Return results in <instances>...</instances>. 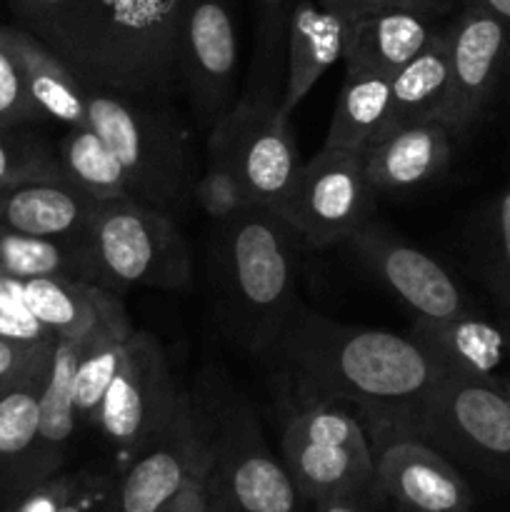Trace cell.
Here are the masks:
<instances>
[{
  "mask_svg": "<svg viewBox=\"0 0 510 512\" xmlns=\"http://www.w3.org/2000/svg\"><path fill=\"white\" fill-rule=\"evenodd\" d=\"M508 355H510V348H508Z\"/></svg>",
  "mask_w": 510,
  "mask_h": 512,
  "instance_id": "cell-49",
  "label": "cell"
},
{
  "mask_svg": "<svg viewBox=\"0 0 510 512\" xmlns=\"http://www.w3.org/2000/svg\"><path fill=\"white\" fill-rule=\"evenodd\" d=\"M295 3L298 0H255V53L243 98L280 103V95H275V75L285 55V28Z\"/></svg>",
  "mask_w": 510,
  "mask_h": 512,
  "instance_id": "cell-31",
  "label": "cell"
},
{
  "mask_svg": "<svg viewBox=\"0 0 510 512\" xmlns=\"http://www.w3.org/2000/svg\"><path fill=\"white\" fill-rule=\"evenodd\" d=\"M343 245L383 288L420 318L445 320L473 313L468 295L438 260L395 238L375 220L355 230Z\"/></svg>",
  "mask_w": 510,
  "mask_h": 512,
  "instance_id": "cell-14",
  "label": "cell"
},
{
  "mask_svg": "<svg viewBox=\"0 0 510 512\" xmlns=\"http://www.w3.org/2000/svg\"><path fill=\"white\" fill-rule=\"evenodd\" d=\"M130 333L133 328L125 318L98 325L83 338L73 375V403L80 423L95 425L98 420L100 403L118 375Z\"/></svg>",
  "mask_w": 510,
  "mask_h": 512,
  "instance_id": "cell-29",
  "label": "cell"
},
{
  "mask_svg": "<svg viewBox=\"0 0 510 512\" xmlns=\"http://www.w3.org/2000/svg\"><path fill=\"white\" fill-rule=\"evenodd\" d=\"M345 20L318 0H298L285 28V85L278 108L285 115L308 98L325 70L343 60Z\"/></svg>",
  "mask_w": 510,
  "mask_h": 512,
  "instance_id": "cell-19",
  "label": "cell"
},
{
  "mask_svg": "<svg viewBox=\"0 0 510 512\" xmlns=\"http://www.w3.org/2000/svg\"><path fill=\"white\" fill-rule=\"evenodd\" d=\"M63 178L93 200L133 198V183L108 143L88 123L73 125L58 145Z\"/></svg>",
  "mask_w": 510,
  "mask_h": 512,
  "instance_id": "cell-28",
  "label": "cell"
},
{
  "mask_svg": "<svg viewBox=\"0 0 510 512\" xmlns=\"http://www.w3.org/2000/svg\"><path fill=\"white\" fill-rule=\"evenodd\" d=\"M78 475L58 473L53 478L43 480V483L33 485L30 490H25L23 498L8 512H60L70 500V495H73L75 485H78Z\"/></svg>",
  "mask_w": 510,
  "mask_h": 512,
  "instance_id": "cell-39",
  "label": "cell"
},
{
  "mask_svg": "<svg viewBox=\"0 0 510 512\" xmlns=\"http://www.w3.org/2000/svg\"><path fill=\"white\" fill-rule=\"evenodd\" d=\"M60 512H115V485L103 475L80 473L73 495Z\"/></svg>",
  "mask_w": 510,
  "mask_h": 512,
  "instance_id": "cell-40",
  "label": "cell"
},
{
  "mask_svg": "<svg viewBox=\"0 0 510 512\" xmlns=\"http://www.w3.org/2000/svg\"><path fill=\"white\" fill-rule=\"evenodd\" d=\"M210 458L188 483L180 488V493L163 505L160 512H210V483H208Z\"/></svg>",
  "mask_w": 510,
  "mask_h": 512,
  "instance_id": "cell-41",
  "label": "cell"
},
{
  "mask_svg": "<svg viewBox=\"0 0 510 512\" xmlns=\"http://www.w3.org/2000/svg\"><path fill=\"white\" fill-rule=\"evenodd\" d=\"M210 490L230 512H310L248 400L230 398L210 428Z\"/></svg>",
  "mask_w": 510,
  "mask_h": 512,
  "instance_id": "cell-8",
  "label": "cell"
},
{
  "mask_svg": "<svg viewBox=\"0 0 510 512\" xmlns=\"http://www.w3.org/2000/svg\"><path fill=\"white\" fill-rule=\"evenodd\" d=\"M390 133V78L345 75L325 145L365 153Z\"/></svg>",
  "mask_w": 510,
  "mask_h": 512,
  "instance_id": "cell-26",
  "label": "cell"
},
{
  "mask_svg": "<svg viewBox=\"0 0 510 512\" xmlns=\"http://www.w3.org/2000/svg\"><path fill=\"white\" fill-rule=\"evenodd\" d=\"M95 203L68 180H33L0 190V225L40 238L85 240Z\"/></svg>",
  "mask_w": 510,
  "mask_h": 512,
  "instance_id": "cell-20",
  "label": "cell"
},
{
  "mask_svg": "<svg viewBox=\"0 0 510 512\" xmlns=\"http://www.w3.org/2000/svg\"><path fill=\"white\" fill-rule=\"evenodd\" d=\"M238 30L233 0H188L178 35V83L200 125L213 128L233 108Z\"/></svg>",
  "mask_w": 510,
  "mask_h": 512,
  "instance_id": "cell-12",
  "label": "cell"
},
{
  "mask_svg": "<svg viewBox=\"0 0 510 512\" xmlns=\"http://www.w3.org/2000/svg\"><path fill=\"white\" fill-rule=\"evenodd\" d=\"M55 343L58 340H53V343H25V340L0 335V395L13 390L15 385L23 383L43 365H48L53 358Z\"/></svg>",
  "mask_w": 510,
  "mask_h": 512,
  "instance_id": "cell-38",
  "label": "cell"
},
{
  "mask_svg": "<svg viewBox=\"0 0 510 512\" xmlns=\"http://www.w3.org/2000/svg\"><path fill=\"white\" fill-rule=\"evenodd\" d=\"M475 263L485 288L505 310H510V185L490 205Z\"/></svg>",
  "mask_w": 510,
  "mask_h": 512,
  "instance_id": "cell-32",
  "label": "cell"
},
{
  "mask_svg": "<svg viewBox=\"0 0 510 512\" xmlns=\"http://www.w3.org/2000/svg\"><path fill=\"white\" fill-rule=\"evenodd\" d=\"M193 198L198 203V208L213 223H223V220L233 218L235 213H240V210L250 205L248 195H245L243 185L238 183L233 170L213 153H208L205 170L195 180Z\"/></svg>",
  "mask_w": 510,
  "mask_h": 512,
  "instance_id": "cell-36",
  "label": "cell"
},
{
  "mask_svg": "<svg viewBox=\"0 0 510 512\" xmlns=\"http://www.w3.org/2000/svg\"><path fill=\"white\" fill-rule=\"evenodd\" d=\"M280 460L310 505L345 495H378L368 430L340 405L285 403Z\"/></svg>",
  "mask_w": 510,
  "mask_h": 512,
  "instance_id": "cell-7",
  "label": "cell"
},
{
  "mask_svg": "<svg viewBox=\"0 0 510 512\" xmlns=\"http://www.w3.org/2000/svg\"><path fill=\"white\" fill-rule=\"evenodd\" d=\"M448 85L450 50L443 28L423 53L390 78V133L423 120H440Z\"/></svg>",
  "mask_w": 510,
  "mask_h": 512,
  "instance_id": "cell-25",
  "label": "cell"
},
{
  "mask_svg": "<svg viewBox=\"0 0 510 512\" xmlns=\"http://www.w3.org/2000/svg\"><path fill=\"white\" fill-rule=\"evenodd\" d=\"M208 458L210 428L188 398L170 428L130 460L115 485V512H160Z\"/></svg>",
  "mask_w": 510,
  "mask_h": 512,
  "instance_id": "cell-16",
  "label": "cell"
},
{
  "mask_svg": "<svg viewBox=\"0 0 510 512\" xmlns=\"http://www.w3.org/2000/svg\"><path fill=\"white\" fill-rule=\"evenodd\" d=\"M208 153L228 163L250 205L275 213L303 165L290 115L275 100L240 98L210 128Z\"/></svg>",
  "mask_w": 510,
  "mask_h": 512,
  "instance_id": "cell-10",
  "label": "cell"
},
{
  "mask_svg": "<svg viewBox=\"0 0 510 512\" xmlns=\"http://www.w3.org/2000/svg\"><path fill=\"white\" fill-rule=\"evenodd\" d=\"M508 390H510V378H508Z\"/></svg>",
  "mask_w": 510,
  "mask_h": 512,
  "instance_id": "cell-47",
  "label": "cell"
},
{
  "mask_svg": "<svg viewBox=\"0 0 510 512\" xmlns=\"http://www.w3.org/2000/svg\"><path fill=\"white\" fill-rule=\"evenodd\" d=\"M263 360L290 405L328 403L358 410L370 445L408 438L425 395L443 370L410 335L345 325L298 305Z\"/></svg>",
  "mask_w": 510,
  "mask_h": 512,
  "instance_id": "cell-1",
  "label": "cell"
},
{
  "mask_svg": "<svg viewBox=\"0 0 510 512\" xmlns=\"http://www.w3.org/2000/svg\"><path fill=\"white\" fill-rule=\"evenodd\" d=\"M383 503L380 495H345V498H330L315 503L310 512H378Z\"/></svg>",
  "mask_w": 510,
  "mask_h": 512,
  "instance_id": "cell-43",
  "label": "cell"
},
{
  "mask_svg": "<svg viewBox=\"0 0 510 512\" xmlns=\"http://www.w3.org/2000/svg\"><path fill=\"white\" fill-rule=\"evenodd\" d=\"M0 270L10 278H73L98 285L85 240L40 238L0 225Z\"/></svg>",
  "mask_w": 510,
  "mask_h": 512,
  "instance_id": "cell-27",
  "label": "cell"
},
{
  "mask_svg": "<svg viewBox=\"0 0 510 512\" xmlns=\"http://www.w3.org/2000/svg\"><path fill=\"white\" fill-rule=\"evenodd\" d=\"M38 118L43 115L30 100L23 60L15 48L13 35H10V28H0V123L5 128H20Z\"/></svg>",
  "mask_w": 510,
  "mask_h": 512,
  "instance_id": "cell-34",
  "label": "cell"
},
{
  "mask_svg": "<svg viewBox=\"0 0 510 512\" xmlns=\"http://www.w3.org/2000/svg\"><path fill=\"white\" fill-rule=\"evenodd\" d=\"M33 180H65L58 153L38 135L0 128V190Z\"/></svg>",
  "mask_w": 510,
  "mask_h": 512,
  "instance_id": "cell-33",
  "label": "cell"
},
{
  "mask_svg": "<svg viewBox=\"0 0 510 512\" xmlns=\"http://www.w3.org/2000/svg\"><path fill=\"white\" fill-rule=\"evenodd\" d=\"M375 190L365 175L363 153L323 145L300 165L278 215L295 238L313 248L343 245L373 220Z\"/></svg>",
  "mask_w": 510,
  "mask_h": 512,
  "instance_id": "cell-11",
  "label": "cell"
},
{
  "mask_svg": "<svg viewBox=\"0 0 510 512\" xmlns=\"http://www.w3.org/2000/svg\"><path fill=\"white\" fill-rule=\"evenodd\" d=\"M453 153V133L440 120L405 125L363 153L375 193H408L438 178Z\"/></svg>",
  "mask_w": 510,
  "mask_h": 512,
  "instance_id": "cell-18",
  "label": "cell"
},
{
  "mask_svg": "<svg viewBox=\"0 0 510 512\" xmlns=\"http://www.w3.org/2000/svg\"><path fill=\"white\" fill-rule=\"evenodd\" d=\"M208 483H210V480H208ZM210 512H230L228 505H225L223 500H220L218 495L213 493V490H210Z\"/></svg>",
  "mask_w": 510,
  "mask_h": 512,
  "instance_id": "cell-46",
  "label": "cell"
},
{
  "mask_svg": "<svg viewBox=\"0 0 510 512\" xmlns=\"http://www.w3.org/2000/svg\"><path fill=\"white\" fill-rule=\"evenodd\" d=\"M188 0H88L60 58L88 88L163 100L178 85V35Z\"/></svg>",
  "mask_w": 510,
  "mask_h": 512,
  "instance_id": "cell-3",
  "label": "cell"
},
{
  "mask_svg": "<svg viewBox=\"0 0 510 512\" xmlns=\"http://www.w3.org/2000/svg\"><path fill=\"white\" fill-rule=\"evenodd\" d=\"M408 438L455 465L510 485V390L505 380L443 373L420 405Z\"/></svg>",
  "mask_w": 510,
  "mask_h": 512,
  "instance_id": "cell-6",
  "label": "cell"
},
{
  "mask_svg": "<svg viewBox=\"0 0 510 512\" xmlns=\"http://www.w3.org/2000/svg\"><path fill=\"white\" fill-rule=\"evenodd\" d=\"M100 288L143 285L183 290L193 278V260L168 210L138 198L98 200L85 233Z\"/></svg>",
  "mask_w": 510,
  "mask_h": 512,
  "instance_id": "cell-5",
  "label": "cell"
},
{
  "mask_svg": "<svg viewBox=\"0 0 510 512\" xmlns=\"http://www.w3.org/2000/svg\"><path fill=\"white\" fill-rule=\"evenodd\" d=\"M188 398L158 340L133 330L118 375L100 403L95 428L115 453L133 460L170 428Z\"/></svg>",
  "mask_w": 510,
  "mask_h": 512,
  "instance_id": "cell-9",
  "label": "cell"
},
{
  "mask_svg": "<svg viewBox=\"0 0 510 512\" xmlns=\"http://www.w3.org/2000/svg\"><path fill=\"white\" fill-rule=\"evenodd\" d=\"M208 268L225 335L263 358L300 305L295 233L275 210L248 205L215 223Z\"/></svg>",
  "mask_w": 510,
  "mask_h": 512,
  "instance_id": "cell-2",
  "label": "cell"
},
{
  "mask_svg": "<svg viewBox=\"0 0 510 512\" xmlns=\"http://www.w3.org/2000/svg\"><path fill=\"white\" fill-rule=\"evenodd\" d=\"M458 3H473L478 5V8L488 10V13H493L510 33V0H458ZM508 78H510V70H508Z\"/></svg>",
  "mask_w": 510,
  "mask_h": 512,
  "instance_id": "cell-44",
  "label": "cell"
},
{
  "mask_svg": "<svg viewBox=\"0 0 510 512\" xmlns=\"http://www.w3.org/2000/svg\"><path fill=\"white\" fill-rule=\"evenodd\" d=\"M0 128H5V125H3V123H0Z\"/></svg>",
  "mask_w": 510,
  "mask_h": 512,
  "instance_id": "cell-48",
  "label": "cell"
},
{
  "mask_svg": "<svg viewBox=\"0 0 510 512\" xmlns=\"http://www.w3.org/2000/svg\"><path fill=\"white\" fill-rule=\"evenodd\" d=\"M318 3L343 20L363 18V15L380 13L388 8H403V0H318Z\"/></svg>",
  "mask_w": 510,
  "mask_h": 512,
  "instance_id": "cell-42",
  "label": "cell"
},
{
  "mask_svg": "<svg viewBox=\"0 0 510 512\" xmlns=\"http://www.w3.org/2000/svg\"><path fill=\"white\" fill-rule=\"evenodd\" d=\"M10 35L23 60L30 100L40 110V115L60 120L68 128L88 123L85 83L75 75V70L28 30L10 28Z\"/></svg>",
  "mask_w": 510,
  "mask_h": 512,
  "instance_id": "cell-24",
  "label": "cell"
},
{
  "mask_svg": "<svg viewBox=\"0 0 510 512\" xmlns=\"http://www.w3.org/2000/svg\"><path fill=\"white\" fill-rule=\"evenodd\" d=\"M85 3L88 0H10L23 30L43 40L55 53L63 50L65 38L83 13Z\"/></svg>",
  "mask_w": 510,
  "mask_h": 512,
  "instance_id": "cell-35",
  "label": "cell"
},
{
  "mask_svg": "<svg viewBox=\"0 0 510 512\" xmlns=\"http://www.w3.org/2000/svg\"><path fill=\"white\" fill-rule=\"evenodd\" d=\"M0 335L25 340V343H53V340H58L35 320V315L25 305L23 280L10 278L3 270H0Z\"/></svg>",
  "mask_w": 510,
  "mask_h": 512,
  "instance_id": "cell-37",
  "label": "cell"
},
{
  "mask_svg": "<svg viewBox=\"0 0 510 512\" xmlns=\"http://www.w3.org/2000/svg\"><path fill=\"white\" fill-rule=\"evenodd\" d=\"M25 305L55 338H83L113 320H125L123 303L113 290L73 278L23 280Z\"/></svg>",
  "mask_w": 510,
  "mask_h": 512,
  "instance_id": "cell-23",
  "label": "cell"
},
{
  "mask_svg": "<svg viewBox=\"0 0 510 512\" xmlns=\"http://www.w3.org/2000/svg\"><path fill=\"white\" fill-rule=\"evenodd\" d=\"M48 368L50 363L0 395V465H15L20 473L38 443L40 393L48 378Z\"/></svg>",
  "mask_w": 510,
  "mask_h": 512,
  "instance_id": "cell-30",
  "label": "cell"
},
{
  "mask_svg": "<svg viewBox=\"0 0 510 512\" xmlns=\"http://www.w3.org/2000/svg\"><path fill=\"white\" fill-rule=\"evenodd\" d=\"M450 50V85L440 123L463 135L488 110L500 80L510 70V33L493 13L460 3V13L445 28Z\"/></svg>",
  "mask_w": 510,
  "mask_h": 512,
  "instance_id": "cell-13",
  "label": "cell"
},
{
  "mask_svg": "<svg viewBox=\"0 0 510 512\" xmlns=\"http://www.w3.org/2000/svg\"><path fill=\"white\" fill-rule=\"evenodd\" d=\"M458 3V0H403V8H410V10H420V13L425 15H440L445 13V10H450L453 5Z\"/></svg>",
  "mask_w": 510,
  "mask_h": 512,
  "instance_id": "cell-45",
  "label": "cell"
},
{
  "mask_svg": "<svg viewBox=\"0 0 510 512\" xmlns=\"http://www.w3.org/2000/svg\"><path fill=\"white\" fill-rule=\"evenodd\" d=\"M85 338V335H83ZM83 338H60L50 358L48 378L40 393V428L38 443L28 465L20 473V488L30 490L33 485L58 475L65 458V448L73 440L78 428V413L73 403V375L78 365Z\"/></svg>",
  "mask_w": 510,
  "mask_h": 512,
  "instance_id": "cell-21",
  "label": "cell"
},
{
  "mask_svg": "<svg viewBox=\"0 0 510 512\" xmlns=\"http://www.w3.org/2000/svg\"><path fill=\"white\" fill-rule=\"evenodd\" d=\"M438 33L433 15L410 8H388L345 20V75L393 78L405 63L423 53Z\"/></svg>",
  "mask_w": 510,
  "mask_h": 512,
  "instance_id": "cell-17",
  "label": "cell"
},
{
  "mask_svg": "<svg viewBox=\"0 0 510 512\" xmlns=\"http://www.w3.org/2000/svg\"><path fill=\"white\" fill-rule=\"evenodd\" d=\"M410 338L433 358L443 373L505 380L500 378V365L508 355L510 338L498 325L488 323L480 315L470 313L445 320L415 315Z\"/></svg>",
  "mask_w": 510,
  "mask_h": 512,
  "instance_id": "cell-22",
  "label": "cell"
},
{
  "mask_svg": "<svg viewBox=\"0 0 510 512\" xmlns=\"http://www.w3.org/2000/svg\"><path fill=\"white\" fill-rule=\"evenodd\" d=\"M88 125L113 148L133 183V198L160 210L183 208L195 188V158L178 118L150 98L88 88Z\"/></svg>",
  "mask_w": 510,
  "mask_h": 512,
  "instance_id": "cell-4",
  "label": "cell"
},
{
  "mask_svg": "<svg viewBox=\"0 0 510 512\" xmlns=\"http://www.w3.org/2000/svg\"><path fill=\"white\" fill-rule=\"evenodd\" d=\"M375 485L395 512H470L473 488L458 465L418 438H390L373 445Z\"/></svg>",
  "mask_w": 510,
  "mask_h": 512,
  "instance_id": "cell-15",
  "label": "cell"
}]
</instances>
